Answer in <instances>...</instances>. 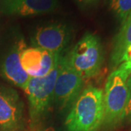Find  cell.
I'll use <instances>...</instances> for the list:
<instances>
[{
  "instance_id": "1",
  "label": "cell",
  "mask_w": 131,
  "mask_h": 131,
  "mask_svg": "<svg viewBox=\"0 0 131 131\" xmlns=\"http://www.w3.org/2000/svg\"><path fill=\"white\" fill-rule=\"evenodd\" d=\"M131 85V65L122 62L108 77L103 90L104 115L101 127L112 130L122 123Z\"/></svg>"
},
{
  "instance_id": "2",
  "label": "cell",
  "mask_w": 131,
  "mask_h": 131,
  "mask_svg": "<svg viewBox=\"0 0 131 131\" xmlns=\"http://www.w3.org/2000/svg\"><path fill=\"white\" fill-rule=\"evenodd\" d=\"M104 115L103 90L89 86L80 93L66 119V131H98Z\"/></svg>"
},
{
  "instance_id": "3",
  "label": "cell",
  "mask_w": 131,
  "mask_h": 131,
  "mask_svg": "<svg viewBox=\"0 0 131 131\" xmlns=\"http://www.w3.org/2000/svg\"><path fill=\"white\" fill-rule=\"evenodd\" d=\"M68 60L83 80L100 73L104 61L103 46L97 35L87 32L66 54Z\"/></svg>"
},
{
  "instance_id": "4",
  "label": "cell",
  "mask_w": 131,
  "mask_h": 131,
  "mask_svg": "<svg viewBox=\"0 0 131 131\" xmlns=\"http://www.w3.org/2000/svg\"><path fill=\"white\" fill-rule=\"evenodd\" d=\"M58 65L45 77H31L24 89L28 98L29 119L34 126L45 118L53 103Z\"/></svg>"
},
{
  "instance_id": "5",
  "label": "cell",
  "mask_w": 131,
  "mask_h": 131,
  "mask_svg": "<svg viewBox=\"0 0 131 131\" xmlns=\"http://www.w3.org/2000/svg\"><path fill=\"white\" fill-rule=\"evenodd\" d=\"M84 80L71 66L66 55L60 56L58 65L53 103L60 111L71 107L83 90Z\"/></svg>"
},
{
  "instance_id": "6",
  "label": "cell",
  "mask_w": 131,
  "mask_h": 131,
  "mask_svg": "<svg viewBox=\"0 0 131 131\" xmlns=\"http://www.w3.org/2000/svg\"><path fill=\"white\" fill-rule=\"evenodd\" d=\"M25 125V107L20 95L0 84V131H21Z\"/></svg>"
},
{
  "instance_id": "7",
  "label": "cell",
  "mask_w": 131,
  "mask_h": 131,
  "mask_svg": "<svg viewBox=\"0 0 131 131\" xmlns=\"http://www.w3.org/2000/svg\"><path fill=\"white\" fill-rule=\"evenodd\" d=\"M71 37L72 30L67 24L53 23L38 27L32 34L31 42L33 47L61 55Z\"/></svg>"
},
{
  "instance_id": "8",
  "label": "cell",
  "mask_w": 131,
  "mask_h": 131,
  "mask_svg": "<svg viewBox=\"0 0 131 131\" xmlns=\"http://www.w3.org/2000/svg\"><path fill=\"white\" fill-rule=\"evenodd\" d=\"M60 56L38 47H26L21 52L20 63L30 77H43L58 65Z\"/></svg>"
},
{
  "instance_id": "9",
  "label": "cell",
  "mask_w": 131,
  "mask_h": 131,
  "mask_svg": "<svg viewBox=\"0 0 131 131\" xmlns=\"http://www.w3.org/2000/svg\"><path fill=\"white\" fill-rule=\"evenodd\" d=\"M58 7V0H0V12L20 17L49 14Z\"/></svg>"
},
{
  "instance_id": "10",
  "label": "cell",
  "mask_w": 131,
  "mask_h": 131,
  "mask_svg": "<svg viewBox=\"0 0 131 131\" xmlns=\"http://www.w3.org/2000/svg\"><path fill=\"white\" fill-rule=\"evenodd\" d=\"M26 47V45L23 39H19L15 42L5 58L2 69L7 80L23 90L31 78L24 70L20 63V55Z\"/></svg>"
},
{
  "instance_id": "11",
  "label": "cell",
  "mask_w": 131,
  "mask_h": 131,
  "mask_svg": "<svg viewBox=\"0 0 131 131\" xmlns=\"http://www.w3.org/2000/svg\"><path fill=\"white\" fill-rule=\"evenodd\" d=\"M131 45V12L122 23L119 32L114 39L111 52V67L116 69L122 63L127 49Z\"/></svg>"
},
{
  "instance_id": "12",
  "label": "cell",
  "mask_w": 131,
  "mask_h": 131,
  "mask_svg": "<svg viewBox=\"0 0 131 131\" xmlns=\"http://www.w3.org/2000/svg\"><path fill=\"white\" fill-rule=\"evenodd\" d=\"M109 7L113 13L122 23L131 12V0H110Z\"/></svg>"
},
{
  "instance_id": "13",
  "label": "cell",
  "mask_w": 131,
  "mask_h": 131,
  "mask_svg": "<svg viewBox=\"0 0 131 131\" xmlns=\"http://www.w3.org/2000/svg\"><path fill=\"white\" fill-rule=\"evenodd\" d=\"M125 122H131V85L127 102L122 117V123H125Z\"/></svg>"
},
{
  "instance_id": "14",
  "label": "cell",
  "mask_w": 131,
  "mask_h": 131,
  "mask_svg": "<svg viewBox=\"0 0 131 131\" xmlns=\"http://www.w3.org/2000/svg\"><path fill=\"white\" fill-rule=\"evenodd\" d=\"M74 1L82 9L89 8L95 5L98 2V0H74Z\"/></svg>"
},
{
  "instance_id": "15",
  "label": "cell",
  "mask_w": 131,
  "mask_h": 131,
  "mask_svg": "<svg viewBox=\"0 0 131 131\" xmlns=\"http://www.w3.org/2000/svg\"><path fill=\"white\" fill-rule=\"evenodd\" d=\"M124 61H126L131 65V45L127 49V50L125 52L124 56H123L122 62H124Z\"/></svg>"
},
{
  "instance_id": "16",
  "label": "cell",
  "mask_w": 131,
  "mask_h": 131,
  "mask_svg": "<svg viewBox=\"0 0 131 131\" xmlns=\"http://www.w3.org/2000/svg\"><path fill=\"white\" fill-rule=\"evenodd\" d=\"M43 131H56V130L52 126H50V127H46L45 130Z\"/></svg>"
}]
</instances>
